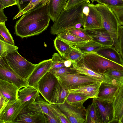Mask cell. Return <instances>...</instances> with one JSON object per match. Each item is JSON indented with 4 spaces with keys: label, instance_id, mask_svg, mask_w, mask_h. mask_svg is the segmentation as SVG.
<instances>
[{
    "label": "cell",
    "instance_id": "1",
    "mask_svg": "<svg viewBox=\"0 0 123 123\" xmlns=\"http://www.w3.org/2000/svg\"><path fill=\"white\" fill-rule=\"evenodd\" d=\"M50 19L48 3L46 5L40 3L24 13L16 22L14 33L22 38L38 35L47 28Z\"/></svg>",
    "mask_w": 123,
    "mask_h": 123
},
{
    "label": "cell",
    "instance_id": "2",
    "mask_svg": "<svg viewBox=\"0 0 123 123\" xmlns=\"http://www.w3.org/2000/svg\"><path fill=\"white\" fill-rule=\"evenodd\" d=\"M88 3L84 2L68 10H63L51 26V34L57 35L60 33L83 26V10Z\"/></svg>",
    "mask_w": 123,
    "mask_h": 123
},
{
    "label": "cell",
    "instance_id": "3",
    "mask_svg": "<svg viewBox=\"0 0 123 123\" xmlns=\"http://www.w3.org/2000/svg\"><path fill=\"white\" fill-rule=\"evenodd\" d=\"M82 57L88 66L97 73L103 75L106 70L109 69L123 72V65L107 59L96 52L85 53Z\"/></svg>",
    "mask_w": 123,
    "mask_h": 123
},
{
    "label": "cell",
    "instance_id": "4",
    "mask_svg": "<svg viewBox=\"0 0 123 123\" xmlns=\"http://www.w3.org/2000/svg\"><path fill=\"white\" fill-rule=\"evenodd\" d=\"M11 68L19 76L27 80L37 64L28 61L21 56L18 51L9 54L5 56Z\"/></svg>",
    "mask_w": 123,
    "mask_h": 123
},
{
    "label": "cell",
    "instance_id": "5",
    "mask_svg": "<svg viewBox=\"0 0 123 123\" xmlns=\"http://www.w3.org/2000/svg\"><path fill=\"white\" fill-rule=\"evenodd\" d=\"M60 85L68 90L100 81L92 78L74 72L64 74L56 77Z\"/></svg>",
    "mask_w": 123,
    "mask_h": 123
},
{
    "label": "cell",
    "instance_id": "6",
    "mask_svg": "<svg viewBox=\"0 0 123 123\" xmlns=\"http://www.w3.org/2000/svg\"><path fill=\"white\" fill-rule=\"evenodd\" d=\"M0 79L11 82L19 90L28 85L27 81L19 76L10 67L5 56L0 59Z\"/></svg>",
    "mask_w": 123,
    "mask_h": 123
},
{
    "label": "cell",
    "instance_id": "7",
    "mask_svg": "<svg viewBox=\"0 0 123 123\" xmlns=\"http://www.w3.org/2000/svg\"><path fill=\"white\" fill-rule=\"evenodd\" d=\"M31 104L22 103L18 99L10 101L0 112V123H14L16 119L24 107Z\"/></svg>",
    "mask_w": 123,
    "mask_h": 123
},
{
    "label": "cell",
    "instance_id": "8",
    "mask_svg": "<svg viewBox=\"0 0 123 123\" xmlns=\"http://www.w3.org/2000/svg\"><path fill=\"white\" fill-rule=\"evenodd\" d=\"M71 123H85L86 109L84 106L76 108L65 100L63 104H55Z\"/></svg>",
    "mask_w": 123,
    "mask_h": 123
},
{
    "label": "cell",
    "instance_id": "9",
    "mask_svg": "<svg viewBox=\"0 0 123 123\" xmlns=\"http://www.w3.org/2000/svg\"><path fill=\"white\" fill-rule=\"evenodd\" d=\"M58 82L56 78L49 71L46 73L38 82L37 88L47 102H50L53 92Z\"/></svg>",
    "mask_w": 123,
    "mask_h": 123
},
{
    "label": "cell",
    "instance_id": "10",
    "mask_svg": "<svg viewBox=\"0 0 123 123\" xmlns=\"http://www.w3.org/2000/svg\"><path fill=\"white\" fill-rule=\"evenodd\" d=\"M26 105L16 119L14 123H47L48 120L44 113L32 110Z\"/></svg>",
    "mask_w": 123,
    "mask_h": 123
},
{
    "label": "cell",
    "instance_id": "11",
    "mask_svg": "<svg viewBox=\"0 0 123 123\" xmlns=\"http://www.w3.org/2000/svg\"><path fill=\"white\" fill-rule=\"evenodd\" d=\"M100 123L113 122L114 112L113 103L95 98Z\"/></svg>",
    "mask_w": 123,
    "mask_h": 123
},
{
    "label": "cell",
    "instance_id": "12",
    "mask_svg": "<svg viewBox=\"0 0 123 123\" xmlns=\"http://www.w3.org/2000/svg\"><path fill=\"white\" fill-rule=\"evenodd\" d=\"M52 65L51 59L44 60L37 64L35 68L27 80L28 85L37 88L38 82L46 73L49 71Z\"/></svg>",
    "mask_w": 123,
    "mask_h": 123
},
{
    "label": "cell",
    "instance_id": "13",
    "mask_svg": "<svg viewBox=\"0 0 123 123\" xmlns=\"http://www.w3.org/2000/svg\"><path fill=\"white\" fill-rule=\"evenodd\" d=\"M89 12L86 16L83 15V28L85 29L103 28L102 19L98 11L93 6V4L88 3Z\"/></svg>",
    "mask_w": 123,
    "mask_h": 123
},
{
    "label": "cell",
    "instance_id": "14",
    "mask_svg": "<svg viewBox=\"0 0 123 123\" xmlns=\"http://www.w3.org/2000/svg\"><path fill=\"white\" fill-rule=\"evenodd\" d=\"M85 30L86 34L92 38V40L103 46H112V38L108 32L104 28Z\"/></svg>",
    "mask_w": 123,
    "mask_h": 123
},
{
    "label": "cell",
    "instance_id": "15",
    "mask_svg": "<svg viewBox=\"0 0 123 123\" xmlns=\"http://www.w3.org/2000/svg\"><path fill=\"white\" fill-rule=\"evenodd\" d=\"M120 87L103 81L100 86L98 97L96 98L112 103Z\"/></svg>",
    "mask_w": 123,
    "mask_h": 123
},
{
    "label": "cell",
    "instance_id": "16",
    "mask_svg": "<svg viewBox=\"0 0 123 123\" xmlns=\"http://www.w3.org/2000/svg\"><path fill=\"white\" fill-rule=\"evenodd\" d=\"M72 69L77 73L86 75L100 81L104 79L103 75L97 73L90 69L85 62L83 57L72 63Z\"/></svg>",
    "mask_w": 123,
    "mask_h": 123
},
{
    "label": "cell",
    "instance_id": "17",
    "mask_svg": "<svg viewBox=\"0 0 123 123\" xmlns=\"http://www.w3.org/2000/svg\"><path fill=\"white\" fill-rule=\"evenodd\" d=\"M102 81H97L68 90L69 93L79 94L90 98H96L98 97L99 88Z\"/></svg>",
    "mask_w": 123,
    "mask_h": 123
},
{
    "label": "cell",
    "instance_id": "18",
    "mask_svg": "<svg viewBox=\"0 0 123 123\" xmlns=\"http://www.w3.org/2000/svg\"><path fill=\"white\" fill-rule=\"evenodd\" d=\"M39 93L38 89L28 85L19 90L18 94V99L22 103H32L35 101Z\"/></svg>",
    "mask_w": 123,
    "mask_h": 123
},
{
    "label": "cell",
    "instance_id": "19",
    "mask_svg": "<svg viewBox=\"0 0 123 123\" xmlns=\"http://www.w3.org/2000/svg\"><path fill=\"white\" fill-rule=\"evenodd\" d=\"M19 90L18 88L11 82L0 79V93L10 101L18 99Z\"/></svg>",
    "mask_w": 123,
    "mask_h": 123
},
{
    "label": "cell",
    "instance_id": "20",
    "mask_svg": "<svg viewBox=\"0 0 123 123\" xmlns=\"http://www.w3.org/2000/svg\"><path fill=\"white\" fill-rule=\"evenodd\" d=\"M49 102L44 99L39 93L35 101L28 107L31 110L43 113L49 115L60 122L49 108Z\"/></svg>",
    "mask_w": 123,
    "mask_h": 123
},
{
    "label": "cell",
    "instance_id": "21",
    "mask_svg": "<svg viewBox=\"0 0 123 123\" xmlns=\"http://www.w3.org/2000/svg\"><path fill=\"white\" fill-rule=\"evenodd\" d=\"M112 103L114 112L113 122L120 123L123 115V86L120 87Z\"/></svg>",
    "mask_w": 123,
    "mask_h": 123
},
{
    "label": "cell",
    "instance_id": "22",
    "mask_svg": "<svg viewBox=\"0 0 123 123\" xmlns=\"http://www.w3.org/2000/svg\"><path fill=\"white\" fill-rule=\"evenodd\" d=\"M103 75V81L120 87L123 86V72L108 69L105 72Z\"/></svg>",
    "mask_w": 123,
    "mask_h": 123
},
{
    "label": "cell",
    "instance_id": "23",
    "mask_svg": "<svg viewBox=\"0 0 123 123\" xmlns=\"http://www.w3.org/2000/svg\"><path fill=\"white\" fill-rule=\"evenodd\" d=\"M96 52L107 59L123 65V60L120 53L113 46H102Z\"/></svg>",
    "mask_w": 123,
    "mask_h": 123
},
{
    "label": "cell",
    "instance_id": "24",
    "mask_svg": "<svg viewBox=\"0 0 123 123\" xmlns=\"http://www.w3.org/2000/svg\"><path fill=\"white\" fill-rule=\"evenodd\" d=\"M68 0H49L48 11L50 19L54 22L64 9Z\"/></svg>",
    "mask_w": 123,
    "mask_h": 123
},
{
    "label": "cell",
    "instance_id": "25",
    "mask_svg": "<svg viewBox=\"0 0 123 123\" xmlns=\"http://www.w3.org/2000/svg\"><path fill=\"white\" fill-rule=\"evenodd\" d=\"M69 93L68 90L63 88L58 82L53 91L50 102L49 103L55 104H63Z\"/></svg>",
    "mask_w": 123,
    "mask_h": 123
},
{
    "label": "cell",
    "instance_id": "26",
    "mask_svg": "<svg viewBox=\"0 0 123 123\" xmlns=\"http://www.w3.org/2000/svg\"><path fill=\"white\" fill-rule=\"evenodd\" d=\"M71 46L84 54L90 52H96L103 46L92 40Z\"/></svg>",
    "mask_w": 123,
    "mask_h": 123
},
{
    "label": "cell",
    "instance_id": "27",
    "mask_svg": "<svg viewBox=\"0 0 123 123\" xmlns=\"http://www.w3.org/2000/svg\"><path fill=\"white\" fill-rule=\"evenodd\" d=\"M85 123H100L95 98L86 109Z\"/></svg>",
    "mask_w": 123,
    "mask_h": 123
},
{
    "label": "cell",
    "instance_id": "28",
    "mask_svg": "<svg viewBox=\"0 0 123 123\" xmlns=\"http://www.w3.org/2000/svg\"><path fill=\"white\" fill-rule=\"evenodd\" d=\"M88 97L78 93H69L66 101L69 104L76 108L83 106V104L88 99Z\"/></svg>",
    "mask_w": 123,
    "mask_h": 123
},
{
    "label": "cell",
    "instance_id": "29",
    "mask_svg": "<svg viewBox=\"0 0 123 123\" xmlns=\"http://www.w3.org/2000/svg\"><path fill=\"white\" fill-rule=\"evenodd\" d=\"M57 35L58 38L71 46H74L88 41L75 36L68 31L60 33Z\"/></svg>",
    "mask_w": 123,
    "mask_h": 123
},
{
    "label": "cell",
    "instance_id": "30",
    "mask_svg": "<svg viewBox=\"0 0 123 123\" xmlns=\"http://www.w3.org/2000/svg\"><path fill=\"white\" fill-rule=\"evenodd\" d=\"M54 44L56 49L63 58L71 47L70 45L57 37L54 40Z\"/></svg>",
    "mask_w": 123,
    "mask_h": 123
},
{
    "label": "cell",
    "instance_id": "31",
    "mask_svg": "<svg viewBox=\"0 0 123 123\" xmlns=\"http://www.w3.org/2000/svg\"><path fill=\"white\" fill-rule=\"evenodd\" d=\"M5 23H0V40L6 43L14 45V40L6 27Z\"/></svg>",
    "mask_w": 123,
    "mask_h": 123
},
{
    "label": "cell",
    "instance_id": "32",
    "mask_svg": "<svg viewBox=\"0 0 123 123\" xmlns=\"http://www.w3.org/2000/svg\"><path fill=\"white\" fill-rule=\"evenodd\" d=\"M71 46V47L65 53L63 58L65 60H70L73 63L78 61L83 57L84 54Z\"/></svg>",
    "mask_w": 123,
    "mask_h": 123
},
{
    "label": "cell",
    "instance_id": "33",
    "mask_svg": "<svg viewBox=\"0 0 123 123\" xmlns=\"http://www.w3.org/2000/svg\"><path fill=\"white\" fill-rule=\"evenodd\" d=\"M18 48L0 40V59L7 54L18 51Z\"/></svg>",
    "mask_w": 123,
    "mask_h": 123
},
{
    "label": "cell",
    "instance_id": "34",
    "mask_svg": "<svg viewBox=\"0 0 123 123\" xmlns=\"http://www.w3.org/2000/svg\"><path fill=\"white\" fill-rule=\"evenodd\" d=\"M49 108L56 116L60 122V123H70L65 115L55 104L49 102Z\"/></svg>",
    "mask_w": 123,
    "mask_h": 123
},
{
    "label": "cell",
    "instance_id": "35",
    "mask_svg": "<svg viewBox=\"0 0 123 123\" xmlns=\"http://www.w3.org/2000/svg\"><path fill=\"white\" fill-rule=\"evenodd\" d=\"M68 31L75 36L87 41H89L92 40V38L86 34L85 29L84 28H75Z\"/></svg>",
    "mask_w": 123,
    "mask_h": 123
},
{
    "label": "cell",
    "instance_id": "36",
    "mask_svg": "<svg viewBox=\"0 0 123 123\" xmlns=\"http://www.w3.org/2000/svg\"><path fill=\"white\" fill-rule=\"evenodd\" d=\"M52 65L51 69L56 68L65 67V60L59 54L54 53L51 58Z\"/></svg>",
    "mask_w": 123,
    "mask_h": 123
},
{
    "label": "cell",
    "instance_id": "37",
    "mask_svg": "<svg viewBox=\"0 0 123 123\" xmlns=\"http://www.w3.org/2000/svg\"><path fill=\"white\" fill-rule=\"evenodd\" d=\"M49 71L56 77L64 74L74 72L71 67H64L59 68L50 69Z\"/></svg>",
    "mask_w": 123,
    "mask_h": 123
},
{
    "label": "cell",
    "instance_id": "38",
    "mask_svg": "<svg viewBox=\"0 0 123 123\" xmlns=\"http://www.w3.org/2000/svg\"><path fill=\"white\" fill-rule=\"evenodd\" d=\"M96 1L110 8L123 6L122 0H97Z\"/></svg>",
    "mask_w": 123,
    "mask_h": 123
},
{
    "label": "cell",
    "instance_id": "39",
    "mask_svg": "<svg viewBox=\"0 0 123 123\" xmlns=\"http://www.w3.org/2000/svg\"><path fill=\"white\" fill-rule=\"evenodd\" d=\"M41 3V0H31L29 5L25 8L19 11L17 14L13 18V19H15L20 16Z\"/></svg>",
    "mask_w": 123,
    "mask_h": 123
},
{
    "label": "cell",
    "instance_id": "40",
    "mask_svg": "<svg viewBox=\"0 0 123 123\" xmlns=\"http://www.w3.org/2000/svg\"><path fill=\"white\" fill-rule=\"evenodd\" d=\"M119 53L123 60V25H119L118 33Z\"/></svg>",
    "mask_w": 123,
    "mask_h": 123
},
{
    "label": "cell",
    "instance_id": "41",
    "mask_svg": "<svg viewBox=\"0 0 123 123\" xmlns=\"http://www.w3.org/2000/svg\"><path fill=\"white\" fill-rule=\"evenodd\" d=\"M111 8L116 16L119 24L123 25V6Z\"/></svg>",
    "mask_w": 123,
    "mask_h": 123
},
{
    "label": "cell",
    "instance_id": "42",
    "mask_svg": "<svg viewBox=\"0 0 123 123\" xmlns=\"http://www.w3.org/2000/svg\"><path fill=\"white\" fill-rule=\"evenodd\" d=\"M85 1L90 3L89 0H68L64 10H68Z\"/></svg>",
    "mask_w": 123,
    "mask_h": 123
},
{
    "label": "cell",
    "instance_id": "43",
    "mask_svg": "<svg viewBox=\"0 0 123 123\" xmlns=\"http://www.w3.org/2000/svg\"><path fill=\"white\" fill-rule=\"evenodd\" d=\"M17 4L16 0H0V9L5 8Z\"/></svg>",
    "mask_w": 123,
    "mask_h": 123
},
{
    "label": "cell",
    "instance_id": "44",
    "mask_svg": "<svg viewBox=\"0 0 123 123\" xmlns=\"http://www.w3.org/2000/svg\"><path fill=\"white\" fill-rule=\"evenodd\" d=\"M0 112H1L10 101L0 93Z\"/></svg>",
    "mask_w": 123,
    "mask_h": 123
},
{
    "label": "cell",
    "instance_id": "45",
    "mask_svg": "<svg viewBox=\"0 0 123 123\" xmlns=\"http://www.w3.org/2000/svg\"><path fill=\"white\" fill-rule=\"evenodd\" d=\"M19 11L26 7L29 4L31 0H16Z\"/></svg>",
    "mask_w": 123,
    "mask_h": 123
},
{
    "label": "cell",
    "instance_id": "46",
    "mask_svg": "<svg viewBox=\"0 0 123 123\" xmlns=\"http://www.w3.org/2000/svg\"><path fill=\"white\" fill-rule=\"evenodd\" d=\"M3 9H0V23L5 22L7 20V17L4 13Z\"/></svg>",
    "mask_w": 123,
    "mask_h": 123
},
{
    "label": "cell",
    "instance_id": "47",
    "mask_svg": "<svg viewBox=\"0 0 123 123\" xmlns=\"http://www.w3.org/2000/svg\"><path fill=\"white\" fill-rule=\"evenodd\" d=\"M46 117L48 123H60L58 120L47 115L44 114Z\"/></svg>",
    "mask_w": 123,
    "mask_h": 123
},
{
    "label": "cell",
    "instance_id": "48",
    "mask_svg": "<svg viewBox=\"0 0 123 123\" xmlns=\"http://www.w3.org/2000/svg\"><path fill=\"white\" fill-rule=\"evenodd\" d=\"M72 64V61L69 60H65L64 62L65 66L67 67H71Z\"/></svg>",
    "mask_w": 123,
    "mask_h": 123
},
{
    "label": "cell",
    "instance_id": "49",
    "mask_svg": "<svg viewBox=\"0 0 123 123\" xmlns=\"http://www.w3.org/2000/svg\"><path fill=\"white\" fill-rule=\"evenodd\" d=\"M49 0H41V3H42L44 5H45L48 3Z\"/></svg>",
    "mask_w": 123,
    "mask_h": 123
},
{
    "label": "cell",
    "instance_id": "50",
    "mask_svg": "<svg viewBox=\"0 0 123 123\" xmlns=\"http://www.w3.org/2000/svg\"><path fill=\"white\" fill-rule=\"evenodd\" d=\"M120 123H123V115L121 120Z\"/></svg>",
    "mask_w": 123,
    "mask_h": 123
},
{
    "label": "cell",
    "instance_id": "51",
    "mask_svg": "<svg viewBox=\"0 0 123 123\" xmlns=\"http://www.w3.org/2000/svg\"><path fill=\"white\" fill-rule=\"evenodd\" d=\"M91 0L92 2H93L94 1H96L97 0Z\"/></svg>",
    "mask_w": 123,
    "mask_h": 123
},
{
    "label": "cell",
    "instance_id": "52",
    "mask_svg": "<svg viewBox=\"0 0 123 123\" xmlns=\"http://www.w3.org/2000/svg\"></svg>",
    "mask_w": 123,
    "mask_h": 123
}]
</instances>
